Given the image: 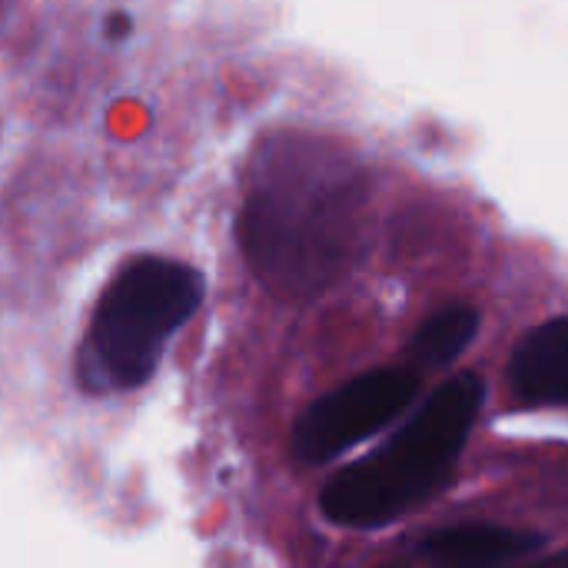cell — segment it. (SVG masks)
<instances>
[{
    "instance_id": "1",
    "label": "cell",
    "mask_w": 568,
    "mask_h": 568,
    "mask_svg": "<svg viewBox=\"0 0 568 568\" xmlns=\"http://www.w3.org/2000/svg\"><path fill=\"white\" fill-rule=\"evenodd\" d=\"M483 399L486 383L476 373L443 383L396 436L329 479L320 496L323 516L336 526L376 529L419 506L459 463Z\"/></svg>"
},
{
    "instance_id": "2",
    "label": "cell",
    "mask_w": 568,
    "mask_h": 568,
    "mask_svg": "<svg viewBox=\"0 0 568 568\" xmlns=\"http://www.w3.org/2000/svg\"><path fill=\"white\" fill-rule=\"evenodd\" d=\"M203 276L166 256H136L103 290L80 353L90 393L140 389L160 366L166 339L196 313Z\"/></svg>"
},
{
    "instance_id": "3",
    "label": "cell",
    "mask_w": 568,
    "mask_h": 568,
    "mask_svg": "<svg viewBox=\"0 0 568 568\" xmlns=\"http://www.w3.org/2000/svg\"><path fill=\"white\" fill-rule=\"evenodd\" d=\"M419 379L409 369H373L316 399L296 423L293 453L326 463L389 426L416 399Z\"/></svg>"
},
{
    "instance_id": "4",
    "label": "cell",
    "mask_w": 568,
    "mask_h": 568,
    "mask_svg": "<svg viewBox=\"0 0 568 568\" xmlns=\"http://www.w3.org/2000/svg\"><path fill=\"white\" fill-rule=\"evenodd\" d=\"M509 379L529 406H568V316L536 326L516 346Z\"/></svg>"
},
{
    "instance_id": "5",
    "label": "cell",
    "mask_w": 568,
    "mask_h": 568,
    "mask_svg": "<svg viewBox=\"0 0 568 568\" xmlns=\"http://www.w3.org/2000/svg\"><path fill=\"white\" fill-rule=\"evenodd\" d=\"M542 546V536L519 532L489 523H463L433 532L423 542V556L429 562L449 568H489L513 559H526Z\"/></svg>"
},
{
    "instance_id": "6",
    "label": "cell",
    "mask_w": 568,
    "mask_h": 568,
    "mask_svg": "<svg viewBox=\"0 0 568 568\" xmlns=\"http://www.w3.org/2000/svg\"><path fill=\"white\" fill-rule=\"evenodd\" d=\"M476 329H479V313L473 306H449L423 323L409 349L423 366H449L473 343Z\"/></svg>"
},
{
    "instance_id": "7",
    "label": "cell",
    "mask_w": 568,
    "mask_h": 568,
    "mask_svg": "<svg viewBox=\"0 0 568 568\" xmlns=\"http://www.w3.org/2000/svg\"><path fill=\"white\" fill-rule=\"evenodd\" d=\"M532 568H568V552H559V556H552V559H546V562Z\"/></svg>"
}]
</instances>
